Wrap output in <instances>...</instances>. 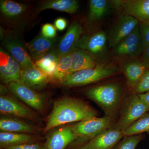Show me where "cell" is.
I'll return each mask as SVG.
<instances>
[{"mask_svg":"<svg viewBox=\"0 0 149 149\" xmlns=\"http://www.w3.org/2000/svg\"><path fill=\"white\" fill-rule=\"evenodd\" d=\"M97 111L82 100L72 97H63L54 102L43 134L61 125L88 120L97 117Z\"/></svg>","mask_w":149,"mask_h":149,"instance_id":"6da1fadb","label":"cell"},{"mask_svg":"<svg viewBox=\"0 0 149 149\" xmlns=\"http://www.w3.org/2000/svg\"><path fill=\"white\" fill-rule=\"evenodd\" d=\"M85 95L101 108L105 116L115 119L122 104L123 90L118 83H105L87 89Z\"/></svg>","mask_w":149,"mask_h":149,"instance_id":"7a4b0ae2","label":"cell"},{"mask_svg":"<svg viewBox=\"0 0 149 149\" xmlns=\"http://www.w3.org/2000/svg\"><path fill=\"white\" fill-rule=\"evenodd\" d=\"M120 70L114 65L99 64L93 68H88L67 75L59 82L64 87L83 86L98 82L118 73Z\"/></svg>","mask_w":149,"mask_h":149,"instance_id":"3957f363","label":"cell"},{"mask_svg":"<svg viewBox=\"0 0 149 149\" xmlns=\"http://www.w3.org/2000/svg\"><path fill=\"white\" fill-rule=\"evenodd\" d=\"M120 108L119 119L113 126L123 132L149 111L139 94L134 93L123 101Z\"/></svg>","mask_w":149,"mask_h":149,"instance_id":"277c9868","label":"cell"},{"mask_svg":"<svg viewBox=\"0 0 149 149\" xmlns=\"http://www.w3.org/2000/svg\"><path fill=\"white\" fill-rule=\"evenodd\" d=\"M115 123L114 118L104 117L93 118L77 122L71 125L77 140L72 144H80L91 141L104 130L112 127Z\"/></svg>","mask_w":149,"mask_h":149,"instance_id":"5b68a950","label":"cell"},{"mask_svg":"<svg viewBox=\"0 0 149 149\" xmlns=\"http://www.w3.org/2000/svg\"><path fill=\"white\" fill-rule=\"evenodd\" d=\"M0 113L37 123L41 122V118L35 110L5 91L1 93Z\"/></svg>","mask_w":149,"mask_h":149,"instance_id":"8992f818","label":"cell"},{"mask_svg":"<svg viewBox=\"0 0 149 149\" xmlns=\"http://www.w3.org/2000/svg\"><path fill=\"white\" fill-rule=\"evenodd\" d=\"M1 44L3 48L19 63L22 70L35 65L28 53L27 44L16 32L13 31L6 32Z\"/></svg>","mask_w":149,"mask_h":149,"instance_id":"52a82bcc","label":"cell"},{"mask_svg":"<svg viewBox=\"0 0 149 149\" xmlns=\"http://www.w3.org/2000/svg\"><path fill=\"white\" fill-rule=\"evenodd\" d=\"M10 93L35 111L43 113L45 111V95L20 82H13L7 86Z\"/></svg>","mask_w":149,"mask_h":149,"instance_id":"ba28073f","label":"cell"},{"mask_svg":"<svg viewBox=\"0 0 149 149\" xmlns=\"http://www.w3.org/2000/svg\"><path fill=\"white\" fill-rule=\"evenodd\" d=\"M111 6L120 14L132 17L139 23L149 24V0L111 1Z\"/></svg>","mask_w":149,"mask_h":149,"instance_id":"9c48e42d","label":"cell"},{"mask_svg":"<svg viewBox=\"0 0 149 149\" xmlns=\"http://www.w3.org/2000/svg\"><path fill=\"white\" fill-rule=\"evenodd\" d=\"M143 47L141 42L139 24L133 32L113 48L116 56L135 58L141 56Z\"/></svg>","mask_w":149,"mask_h":149,"instance_id":"30bf717a","label":"cell"},{"mask_svg":"<svg viewBox=\"0 0 149 149\" xmlns=\"http://www.w3.org/2000/svg\"><path fill=\"white\" fill-rule=\"evenodd\" d=\"M107 46L108 35L104 31L101 30L83 35L75 47L88 51L98 58L104 56Z\"/></svg>","mask_w":149,"mask_h":149,"instance_id":"8fae6325","label":"cell"},{"mask_svg":"<svg viewBox=\"0 0 149 149\" xmlns=\"http://www.w3.org/2000/svg\"><path fill=\"white\" fill-rule=\"evenodd\" d=\"M22 68L18 62L3 48L0 49V78L3 85L20 82Z\"/></svg>","mask_w":149,"mask_h":149,"instance_id":"7c38bea8","label":"cell"},{"mask_svg":"<svg viewBox=\"0 0 149 149\" xmlns=\"http://www.w3.org/2000/svg\"><path fill=\"white\" fill-rule=\"evenodd\" d=\"M139 24V22L136 19L120 14L107 35L109 47H114L130 35Z\"/></svg>","mask_w":149,"mask_h":149,"instance_id":"4fadbf2b","label":"cell"},{"mask_svg":"<svg viewBox=\"0 0 149 149\" xmlns=\"http://www.w3.org/2000/svg\"><path fill=\"white\" fill-rule=\"evenodd\" d=\"M77 140L71 125L62 126L54 130L47 136L44 149H65Z\"/></svg>","mask_w":149,"mask_h":149,"instance_id":"5bb4252c","label":"cell"},{"mask_svg":"<svg viewBox=\"0 0 149 149\" xmlns=\"http://www.w3.org/2000/svg\"><path fill=\"white\" fill-rule=\"evenodd\" d=\"M83 32L82 24L74 21L68 27L65 34L58 40L55 50L58 56L67 54L75 48Z\"/></svg>","mask_w":149,"mask_h":149,"instance_id":"9a60e30c","label":"cell"},{"mask_svg":"<svg viewBox=\"0 0 149 149\" xmlns=\"http://www.w3.org/2000/svg\"><path fill=\"white\" fill-rule=\"evenodd\" d=\"M149 70V67L140 57L124 61L120 71L125 75L128 85L132 89Z\"/></svg>","mask_w":149,"mask_h":149,"instance_id":"2e32d148","label":"cell"},{"mask_svg":"<svg viewBox=\"0 0 149 149\" xmlns=\"http://www.w3.org/2000/svg\"><path fill=\"white\" fill-rule=\"evenodd\" d=\"M0 130L3 132H15L39 135L43 132L42 128L24 119L8 116L1 115Z\"/></svg>","mask_w":149,"mask_h":149,"instance_id":"e0dca14e","label":"cell"},{"mask_svg":"<svg viewBox=\"0 0 149 149\" xmlns=\"http://www.w3.org/2000/svg\"><path fill=\"white\" fill-rule=\"evenodd\" d=\"M58 42L56 37L48 39L39 34L27 44V50L31 58L36 61L54 49Z\"/></svg>","mask_w":149,"mask_h":149,"instance_id":"ac0fdd59","label":"cell"},{"mask_svg":"<svg viewBox=\"0 0 149 149\" xmlns=\"http://www.w3.org/2000/svg\"><path fill=\"white\" fill-rule=\"evenodd\" d=\"M124 137L123 132L112 126L100 133L89 142L95 149H113Z\"/></svg>","mask_w":149,"mask_h":149,"instance_id":"d6986e66","label":"cell"},{"mask_svg":"<svg viewBox=\"0 0 149 149\" xmlns=\"http://www.w3.org/2000/svg\"><path fill=\"white\" fill-rule=\"evenodd\" d=\"M51 80L47 74L35 65L22 70L20 82L37 91L45 88Z\"/></svg>","mask_w":149,"mask_h":149,"instance_id":"ffe728a7","label":"cell"},{"mask_svg":"<svg viewBox=\"0 0 149 149\" xmlns=\"http://www.w3.org/2000/svg\"><path fill=\"white\" fill-rule=\"evenodd\" d=\"M70 54L72 65L68 74L83 70L93 68L97 64V58L95 56L83 49L74 48Z\"/></svg>","mask_w":149,"mask_h":149,"instance_id":"44dd1931","label":"cell"},{"mask_svg":"<svg viewBox=\"0 0 149 149\" xmlns=\"http://www.w3.org/2000/svg\"><path fill=\"white\" fill-rule=\"evenodd\" d=\"M42 138L35 134L1 131L0 148L4 149L8 147L22 144L40 142Z\"/></svg>","mask_w":149,"mask_h":149,"instance_id":"7402d4cb","label":"cell"},{"mask_svg":"<svg viewBox=\"0 0 149 149\" xmlns=\"http://www.w3.org/2000/svg\"><path fill=\"white\" fill-rule=\"evenodd\" d=\"M29 9L28 5L11 0L0 1L1 15L8 21L15 22L19 20L27 14Z\"/></svg>","mask_w":149,"mask_h":149,"instance_id":"603a6c76","label":"cell"},{"mask_svg":"<svg viewBox=\"0 0 149 149\" xmlns=\"http://www.w3.org/2000/svg\"><path fill=\"white\" fill-rule=\"evenodd\" d=\"M79 7V2L76 0H50L41 3L37 8V12L50 9L73 14L77 11Z\"/></svg>","mask_w":149,"mask_h":149,"instance_id":"cb8c5ba5","label":"cell"},{"mask_svg":"<svg viewBox=\"0 0 149 149\" xmlns=\"http://www.w3.org/2000/svg\"><path fill=\"white\" fill-rule=\"evenodd\" d=\"M112 6L107 0H90L88 19L91 21L101 20L107 14Z\"/></svg>","mask_w":149,"mask_h":149,"instance_id":"d4e9b609","label":"cell"},{"mask_svg":"<svg viewBox=\"0 0 149 149\" xmlns=\"http://www.w3.org/2000/svg\"><path fill=\"white\" fill-rule=\"evenodd\" d=\"M58 56L55 49L41 58L35 61V65L52 79L55 72Z\"/></svg>","mask_w":149,"mask_h":149,"instance_id":"484cf974","label":"cell"},{"mask_svg":"<svg viewBox=\"0 0 149 149\" xmlns=\"http://www.w3.org/2000/svg\"><path fill=\"white\" fill-rule=\"evenodd\" d=\"M72 65V59L70 53L58 56L56 67L52 79L58 83L69 73Z\"/></svg>","mask_w":149,"mask_h":149,"instance_id":"4316f807","label":"cell"},{"mask_svg":"<svg viewBox=\"0 0 149 149\" xmlns=\"http://www.w3.org/2000/svg\"><path fill=\"white\" fill-rule=\"evenodd\" d=\"M149 133V115H145L134 122L123 132L124 136Z\"/></svg>","mask_w":149,"mask_h":149,"instance_id":"83f0119b","label":"cell"},{"mask_svg":"<svg viewBox=\"0 0 149 149\" xmlns=\"http://www.w3.org/2000/svg\"><path fill=\"white\" fill-rule=\"evenodd\" d=\"M143 138L142 134L124 136L113 149H136Z\"/></svg>","mask_w":149,"mask_h":149,"instance_id":"f1b7e54d","label":"cell"},{"mask_svg":"<svg viewBox=\"0 0 149 149\" xmlns=\"http://www.w3.org/2000/svg\"><path fill=\"white\" fill-rule=\"evenodd\" d=\"M132 89L133 93L137 94L149 92V70L144 75L139 83Z\"/></svg>","mask_w":149,"mask_h":149,"instance_id":"f546056e","label":"cell"},{"mask_svg":"<svg viewBox=\"0 0 149 149\" xmlns=\"http://www.w3.org/2000/svg\"><path fill=\"white\" fill-rule=\"evenodd\" d=\"M139 30L144 49L149 47V24L139 23Z\"/></svg>","mask_w":149,"mask_h":149,"instance_id":"4dcf8cb0","label":"cell"},{"mask_svg":"<svg viewBox=\"0 0 149 149\" xmlns=\"http://www.w3.org/2000/svg\"><path fill=\"white\" fill-rule=\"evenodd\" d=\"M41 34L48 39H53L56 37V29L53 24L46 23L42 26Z\"/></svg>","mask_w":149,"mask_h":149,"instance_id":"1f68e13d","label":"cell"},{"mask_svg":"<svg viewBox=\"0 0 149 149\" xmlns=\"http://www.w3.org/2000/svg\"><path fill=\"white\" fill-rule=\"evenodd\" d=\"M45 143L41 142L30 143L8 147L4 149H44Z\"/></svg>","mask_w":149,"mask_h":149,"instance_id":"d6a6232c","label":"cell"},{"mask_svg":"<svg viewBox=\"0 0 149 149\" xmlns=\"http://www.w3.org/2000/svg\"><path fill=\"white\" fill-rule=\"evenodd\" d=\"M67 25V21L63 17H58L56 19L54 22V25L56 29L59 31L64 30L66 28Z\"/></svg>","mask_w":149,"mask_h":149,"instance_id":"836d02e7","label":"cell"},{"mask_svg":"<svg viewBox=\"0 0 149 149\" xmlns=\"http://www.w3.org/2000/svg\"><path fill=\"white\" fill-rule=\"evenodd\" d=\"M72 149H95L89 141L80 144H71Z\"/></svg>","mask_w":149,"mask_h":149,"instance_id":"e575fe53","label":"cell"},{"mask_svg":"<svg viewBox=\"0 0 149 149\" xmlns=\"http://www.w3.org/2000/svg\"><path fill=\"white\" fill-rule=\"evenodd\" d=\"M140 58L149 67V47L144 49Z\"/></svg>","mask_w":149,"mask_h":149,"instance_id":"d590c367","label":"cell"},{"mask_svg":"<svg viewBox=\"0 0 149 149\" xmlns=\"http://www.w3.org/2000/svg\"><path fill=\"white\" fill-rule=\"evenodd\" d=\"M140 98L149 108V92L139 94Z\"/></svg>","mask_w":149,"mask_h":149,"instance_id":"8d00e7d4","label":"cell"}]
</instances>
